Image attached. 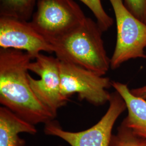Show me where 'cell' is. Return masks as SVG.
<instances>
[{
  "mask_svg": "<svg viewBox=\"0 0 146 146\" xmlns=\"http://www.w3.org/2000/svg\"><path fill=\"white\" fill-rule=\"evenodd\" d=\"M36 7L31 22L47 40L72 31L87 17L74 0H37Z\"/></svg>",
  "mask_w": 146,
  "mask_h": 146,
  "instance_id": "cell-5",
  "label": "cell"
},
{
  "mask_svg": "<svg viewBox=\"0 0 146 146\" xmlns=\"http://www.w3.org/2000/svg\"><path fill=\"white\" fill-rule=\"evenodd\" d=\"M92 11L96 22L103 31H107L114 23V20L108 15L103 8L101 0H80Z\"/></svg>",
  "mask_w": 146,
  "mask_h": 146,
  "instance_id": "cell-13",
  "label": "cell"
},
{
  "mask_svg": "<svg viewBox=\"0 0 146 146\" xmlns=\"http://www.w3.org/2000/svg\"><path fill=\"white\" fill-rule=\"evenodd\" d=\"M109 104L105 114L88 129L77 132L65 131L58 122L53 120L44 124V132L47 135L60 137L70 146H110L114 125L127 106L116 91L111 93Z\"/></svg>",
  "mask_w": 146,
  "mask_h": 146,
  "instance_id": "cell-4",
  "label": "cell"
},
{
  "mask_svg": "<svg viewBox=\"0 0 146 146\" xmlns=\"http://www.w3.org/2000/svg\"><path fill=\"white\" fill-rule=\"evenodd\" d=\"M131 91L134 95L146 100V85L139 88L133 89Z\"/></svg>",
  "mask_w": 146,
  "mask_h": 146,
  "instance_id": "cell-15",
  "label": "cell"
},
{
  "mask_svg": "<svg viewBox=\"0 0 146 146\" xmlns=\"http://www.w3.org/2000/svg\"><path fill=\"white\" fill-rule=\"evenodd\" d=\"M37 0H0V16L29 21Z\"/></svg>",
  "mask_w": 146,
  "mask_h": 146,
  "instance_id": "cell-11",
  "label": "cell"
},
{
  "mask_svg": "<svg viewBox=\"0 0 146 146\" xmlns=\"http://www.w3.org/2000/svg\"><path fill=\"white\" fill-rule=\"evenodd\" d=\"M0 47L26 52L34 59L41 52H54L52 44L31 21L0 16Z\"/></svg>",
  "mask_w": 146,
  "mask_h": 146,
  "instance_id": "cell-8",
  "label": "cell"
},
{
  "mask_svg": "<svg viewBox=\"0 0 146 146\" xmlns=\"http://www.w3.org/2000/svg\"><path fill=\"white\" fill-rule=\"evenodd\" d=\"M33 57L26 52L0 48V103L34 125L56 117L34 95L28 78Z\"/></svg>",
  "mask_w": 146,
  "mask_h": 146,
  "instance_id": "cell-1",
  "label": "cell"
},
{
  "mask_svg": "<svg viewBox=\"0 0 146 146\" xmlns=\"http://www.w3.org/2000/svg\"><path fill=\"white\" fill-rule=\"evenodd\" d=\"M110 146H146V139L121 123L116 134L112 135Z\"/></svg>",
  "mask_w": 146,
  "mask_h": 146,
  "instance_id": "cell-12",
  "label": "cell"
},
{
  "mask_svg": "<svg viewBox=\"0 0 146 146\" xmlns=\"http://www.w3.org/2000/svg\"><path fill=\"white\" fill-rule=\"evenodd\" d=\"M37 131L35 125L5 107H0V146H28L19 134L26 133L35 135Z\"/></svg>",
  "mask_w": 146,
  "mask_h": 146,
  "instance_id": "cell-10",
  "label": "cell"
},
{
  "mask_svg": "<svg viewBox=\"0 0 146 146\" xmlns=\"http://www.w3.org/2000/svg\"><path fill=\"white\" fill-rule=\"evenodd\" d=\"M35 60L29 63L28 70L36 74L40 79H34L28 74L30 86L39 101L56 116L58 110L68 101L61 93L60 60L42 53Z\"/></svg>",
  "mask_w": 146,
  "mask_h": 146,
  "instance_id": "cell-7",
  "label": "cell"
},
{
  "mask_svg": "<svg viewBox=\"0 0 146 146\" xmlns=\"http://www.w3.org/2000/svg\"><path fill=\"white\" fill-rule=\"evenodd\" d=\"M61 93L67 101L73 94H78L80 101L86 100L95 106L109 102L111 94L107 90L111 85L108 78L100 76L87 69L60 61Z\"/></svg>",
  "mask_w": 146,
  "mask_h": 146,
  "instance_id": "cell-6",
  "label": "cell"
},
{
  "mask_svg": "<svg viewBox=\"0 0 146 146\" xmlns=\"http://www.w3.org/2000/svg\"><path fill=\"white\" fill-rule=\"evenodd\" d=\"M123 3L133 15L146 24V0H124Z\"/></svg>",
  "mask_w": 146,
  "mask_h": 146,
  "instance_id": "cell-14",
  "label": "cell"
},
{
  "mask_svg": "<svg viewBox=\"0 0 146 146\" xmlns=\"http://www.w3.org/2000/svg\"><path fill=\"white\" fill-rule=\"evenodd\" d=\"M103 32L97 22L86 17L81 25L72 31L48 41L60 61L73 63L103 76L110 68V58L102 39Z\"/></svg>",
  "mask_w": 146,
  "mask_h": 146,
  "instance_id": "cell-2",
  "label": "cell"
},
{
  "mask_svg": "<svg viewBox=\"0 0 146 146\" xmlns=\"http://www.w3.org/2000/svg\"><path fill=\"white\" fill-rule=\"evenodd\" d=\"M61 146V145H60V146Z\"/></svg>",
  "mask_w": 146,
  "mask_h": 146,
  "instance_id": "cell-16",
  "label": "cell"
},
{
  "mask_svg": "<svg viewBox=\"0 0 146 146\" xmlns=\"http://www.w3.org/2000/svg\"><path fill=\"white\" fill-rule=\"evenodd\" d=\"M114 11L117 29L115 49L110 58L112 70L126 61L146 58V24L133 15L123 0H109Z\"/></svg>",
  "mask_w": 146,
  "mask_h": 146,
  "instance_id": "cell-3",
  "label": "cell"
},
{
  "mask_svg": "<svg viewBox=\"0 0 146 146\" xmlns=\"http://www.w3.org/2000/svg\"><path fill=\"white\" fill-rule=\"evenodd\" d=\"M111 85L125 100L128 110V115L122 123L146 139V100L134 95L125 84L112 81Z\"/></svg>",
  "mask_w": 146,
  "mask_h": 146,
  "instance_id": "cell-9",
  "label": "cell"
}]
</instances>
